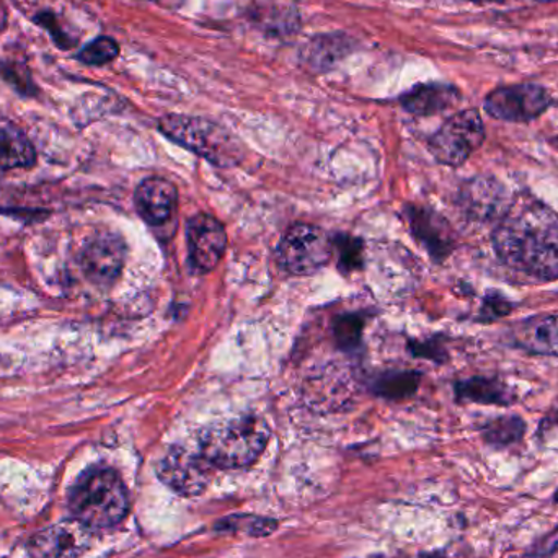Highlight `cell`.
Returning <instances> with one entry per match:
<instances>
[{
	"label": "cell",
	"mask_w": 558,
	"mask_h": 558,
	"mask_svg": "<svg viewBox=\"0 0 558 558\" xmlns=\"http://www.w3.org/2000/svg\"><path fill=\"white\" fill-rule=\"evenodd\" d=\"M505 267L541 281L558 279V213L533 196L511 202L494 232Z\"/></svg>",
	"instance_id": "obj_1"
},
{
	"label": "cell",
	"mask_w": 558,
	"mask_h": 558,
	"mask_svg": "<svg viewBox=\"0 0 558 558\" xmlns=\"http://www.w3.org/2000/svg\"><path fill=\"white\" fill-rule=\"evenodd\" d=\"M69 508L74 520L88 530H111L130 510L126 485L113 469H90L72 487Z\"/></svg>",
	"instance_id": "obj_2"
},
{
	"label": "cell",
	"mask_w": 558,
	"mask_h": 558,
	"mask_svg": "<svg viewBox=\"0 0 558 558\" xmlns=\"http://www.w3.org/2000/svg\"><path fill=\"white\" fill-rule=\"evenodd\" d=\"M270 432L262 420H231L209 426L199 439V452L215 469H245L258 461Z\"/></svg>",
	"instance_id": "obj_3"
},
{
	"label": "cell",
	"mask_w": 558,
	"mask_h": 558,
	"mask_svg": "<svg viewBox=\"0 0 558 558\" xmlns=\"http://www.w3.org/2000/svg\"><path fill=\"white\" fill-rule=\"evenodd\" d=\"M159 128L173 143L215 166L231 167L241 162L242 144L218 123L185 114H169L160 120Z\"/></svg>",
	"instance_id": "obj_4"
},
{
	"label": "cell",
	"mask_w": 558,
	"mask_h": 558,
	"mask_svg": "<svg viewBox=\"0 0 558 558\" xmlns=\"http://www.w3.org/2000/svg\"><path fill=\"white\" fill-rule=\"evenodd\" d=\"M485 128L477 110L449 118L429 140V153L442 166L459 167L484 144Z\"/></svg>",
	"instance_id": "obj_5"
},
{
	"label": "cell",
	"mask_w": 558,
	"mask_h": 558,
	"mask_svg": "<svg viewBox=\"0 0 558 558\" xmlns=\"http://www.w3.org/2000/svg\"><path fill=\"white\" fill-rule=\"evenodd\" d=\"M333 242L324 229L295 225L286 232L278 247L279 262L295 277L315 274L330 262Z\"/></svg>",
	"instance_id": "obj_6"
},
{
	"label": "cell",
	"mask_w": 558,
	"mask_h": 558,
	"mask_svg": "<svg viewBox=\"0 0 558 558\" xmlns=\"http://www.w3.org/2000/svg\"><path fill=\"white\" fill-rule=\"evenodd\" d=\"M553 104L547 88L539 84H517L497 88L485 98L484 108L492 118L510 123H530L546 113Z\"/></svg>",
	"instance_id": "obj_7"
},
{
	"label": "cell",
	"mask_w": 558,
	"mask_h": 558,
	"mask_svg": "<svg viewBox=\"0 0 558 558\" xmlns=\"http://www.w3.org/2000/svg\"><path fill=\"white\" fill-rule=\"evenodd\" d=\"M213 469L202 452L195 454L185 448H173L157 465V475L182 497H198L211 484Z\"/></svg>",
	"instance_id": "obj_8"
},
{
	"label": "cell",
	"mask_w": 558,
	"mask_h": 558,
	"mask_svg": "<svg viewBox=\"0 0 558 558\" xmlns=\"http://www.w3.org/2000/svg\"><path fill=\"white\" fill-rule=\"evenodd\" d=\"M126 260V244L113 232H98L88 239L78 255L85 277L98 286H108L120 278Z\"/></svg>",
	"instance_id": "obj_9"
},
{
	"label": "cell",
	"mask_w": 558,
	"mask_h": 558,
	"mask_svg": "<svg viewBox=\"0 0 558 558\" xmlns=\"http://www.w3.org/2000/svg\"><path fill=\"white\" fill-rule=\"evenodd\" d=\"M190 265L198 275H206L218 267L228 247L225 226L215 216L199 213L186 225Z\"/></svg>",
	"instance_id": "obj_10"
},
{
	"label": "cell",
	"mask_w": 558,
	"mask_h": 558,
	"mask_svg": "<svg viewBox=\"0 0 558 558\" xmlns=\"http://www.w3.org/2000/svg\"><path fill=\"white\" fill-rule=\"evenodd\" d=\"M90 533L77 520L62 521L29 541V558H81L90 546Z\"/></svg>",
	"instance_id": "obj_11"
},
{
	"label": "cell",
	"mask_w": 558,
	"mask_h": 558,
	"mask_svg": "<svg viewBox=\"0 0 558 558\" xmlns=\"http://www.w3.org/2000/svg\"><path fill=\"white\" fill-rule=\"evenodd\" d=\"M510 205L507 190L492 177H475L461 192L462 209L475 222L500 221Z\"/></svg>",
	"instance_id": "obj_12"
},
{
	"label": "cell",
	"mask_w": 558,
	"mask_h": 558,
	"mask_svg": "<svg viewBox=\"0 0 558 558\" xmlns=\"http://www.w3.org/2000/svg\"><path fill=\"white\" fill-rule=\"evenodd\" d=\"M175 185L162 177H150L136 189L134 205L141 218L150 226H162L172 218L177 208Z\"/></svg>",
	"instance_id": "obj_13"
},
{
	"label": "cell",
	"mask_w": 558,
	"mask_h": 558,
	"mask_svg": "<svg viewBox=\"0 0 558 558\" xmlns=\"http://www.w3.org/2000/svg\"><path fill=\"white\" fill-rule=\"evenodd\" d=\"M513 347L536 356H558V315H536L513 325Z\"/></svg>",
	"instance_id": "obj_14"
},
{
	"label": "cell",
	"mask_w": 558,
	"mask_h": 558,
	"mask_svg": "<svg viewBox=\"0 0 558 558\" xmlns=\"http://www.w3.org/2000/svg\"><path fill=\"white\" fill-rule=\"evenodd\" d=\"M409 219L416 239L425 244L436 260H442L451 254L454 248V235L451 226L441 216L428 209L413 208L409 213Z\"/></svg>",
	"instance_id": "obj_15"
},
{
	"label": "cell",
	"mask_w": 558,
	"mask_h": 558,
	"mask_svg": "<svg viewBox=\"0 0 558 558\" xmlns=\"http://www.w3.org/2000/svg\"><path fill=\"white\" fill-rule=\"evenodd\" d=\"M461 100L458 88L448 84H423L403 95L402 107L416 117H433L456 107Z\"/></svg>",
	"instance_id": "obj_16"
},
{
	"label": "cell",
	"mask_w": 558,
	"mask_h": 558,
	"mask_svg": "<svg viewBox=\"0 0 558 558\" xmlns=\"http://www.w3.org/2000/svg\"><path fill=\"white\" fill-rule=\"evenodd\" d=\"M459 402L482 403V405L508 407L517 402L513 389L498 377H471L456 384Z\"/></svg>",
	"instance_id": "obj_17"
},
{
	"label": "cell",
	"mask_w": 558,
	"mask_h": 558,
	"mask_svg": "<svg viewBox=\"0 0 558 558\" xmlns=\"http://www.w3.org/2000/svg\"><path fill=\"white\" fill-rule=\"evenodd\" d=\"M35 162L36 150L25 131L0 120V170L29 169Z\"/></svg>",
	"instance_id": "obj_18"
},
{
	"label": "cell",
	"mask_w": 558,
	"mask_h": 558,
	"mask_svg": "<svg viewBox=\"0 0 558 558\" xmlns=\"http://www.w3.org/2000/svg\"><path fill=\"white\" fill-rule=\"evenodd\" d=\"M350 49V39L347 36H317L305 49V61L317 71H324L344 58Z\"/></svg>",
	"instance_id": "obj_19"
},
{
	"label": "cell",
	"mask_w": 558,
	"mask_h": 558,
	"mask_svg": "<svg viewBox=\"0 0 558 558\" xmlns=\"http://www.w3.org/2000/svg\"><path fill=\"white\" fill-rule=\"evenodd\" d=\"M526 432V423L520 416H500L482 428V436L488 445L505 448L520 441Z\"/></svg>",
	"instance_id": "obj_20"
},
{
	"label": "cell",
	"mask_w": 558,
	"mask_h": 558,
	"mask_svg": "<svg viewBox=\"0 0 558 558\" xmlns=\"http://www.w3.org/2000/svg\"><path fill=\"white\" fill-rule=\"evenodd\" d=\"M420 373L415 371H399V373H389L379 377L374 384V392L386 399H407L413 396L420 386Z\"/></svg>",
	"instance_id": "obj_21"
},
{
	"label": "cell",
	"mask_w": 558,
	"mask_h": 558,
	"mask_svg": "<svg viewBox=\"0 0 558 558\" xmlns=\"http://www.w3.org/2000/svg\"><path fill=\"white\" fill-rule=\"evenodd\" d=\"M278 523L270 518L251 517V514H235L219 521L216 530L231 531V533H245L248 536L265 537L277 531Z\"/></svg>",
	"instance_id": "obj_22"
},
{
	"label": "cell",
	"mask_w": 558,
	"mask_h": 558,
	"mask_svg": "<svg viewBox=\"0 0 558 558\" xmlns=\"http://www.w3.org/2000/svg\"><path fill=\"white\" fill-rule=\"evenodd\" d=\"M120 54V46L110 36H98L77 52V59L85 65L100 68L110 64Z\"/></svg>",
	"instance_id": "obj_23"
},
{
	"label": "cell",
	"mask_w": 558,
	"mask_h": 558,
	"mask_svg": "<svg viewBox=\"0 0 558 558\" xmlns=\"http://www.w3.org/2000/svg\"><path fill=\"white\" fill-rule=\"evenodd\" d=\"M364 322L360 315H343L335 322L333 335L338 347L343 350H354L360 347L361 335H363Z\"/></svg>",
	"instance_id": "obj_24"
},
{
	"label": "cell",
	"mask_w": 558,
	"mask_h": 558,
	"mask_svg": "<svg viewBox=\"0 0 558 558\" xmlns=\"http://www.w3.org/2000/svg\"><path fill=\"white\" fill-rule=\"evenodd\" d=\"M35 22L41 26L43 29L48 32V35L51 36L52 41L56 43V46L61 49H71L75 46V38H72L64 28H62L61 22H59L58 16L52 12H39L38 15L35 16Z\"/></svg>",
	"instance_id": "obj_25"
},
{
	"label": "cell",
	"mask_w": 558,
	"mask_h": 558,
	"mask_svg": "<svg viewBox=\"0 0 558 558\" xmlns=\"http://www.w3.org/2000/svg\"><path fill=\"white\" fill-rule=\"evenodd\" d=\"M513 311V302L508 301V299L505 298V295H501L500 292H488L484 298V302H482L481 315H478V318L487 324V322L508 317V315Z\"/></svg>",
	"instance_id": "obj_26"
},
{
	"label": "cell",
	"mask_w": 558,
	"mask_h": 558,
	"mask_svg": "<svg viewBox=\"0 0 558 558\" xmlns=\"http://www.w3.org/2000/svg\"><path fill=\"white\" fill-rule=\"evenodd\" d=\"M337 251L340 254V267L343 270H356L361 265V251L360 239L340 238L337 241Z\"/></svg>",
	"instance_id": "obj_27"
},
{
	"label": "cell",
	"mask_w": 558,
	"mask_h": 558,
	"mask_svg": "<svg viewBox=\"0 0 558 558\" xmlns=\"http://www.w3.org/2000/svg\"><path fill=\"white\" fill-rule=\"evenodd\" d=\"M556 550H558V530L537 546V554H541V556H549Z\"/></svg>",
	"instance_id": "obj_28"
},
{
	"label": "cell",
	"mask_w": 558,
	"mask_h": 558,
	"mask_svg": "<svg viewBox=\"0 0 558 558\" xmlns=\"http://www.w3.org/2000/svg\"><path fill=\"white\" fill-rule=\"evenodd\" d=\"M537 2H554V0H537Z\"/></svg>",
	"instance_id": "obj_29"
},
{
	"label": "cell",
	"mask_w": 558,
	"mask_h": 558,
	"mask_svg": "<svg viewBox=\"0 0 558 558\" xmlns=\"http://www.w3.org/2000/svg\"><path fill=\"white\" fill-rule=\"evenodd\" d=\"M557 501H558V494H557Z\"/></svg>",
	"instance_id": "obj_30"
}]
</instances>
